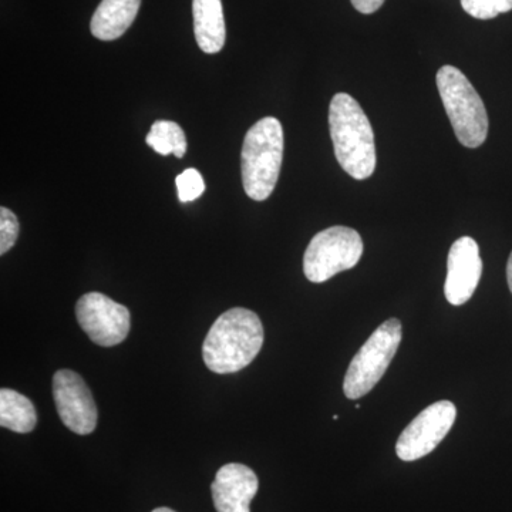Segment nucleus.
Listing matches in <instances>:
<instances>
[{"mask_svg":"<svg viewBox=\"0 0 512 512\" xmlns=\"http://www.w3.org/2000/svg\"><path fill=\"white\" fill-rule=\"evenodd\" d=\"M192 16L195 39L202 52H221L227 36L221 0H192Z\"/></svg>","mask_w":512,"mask_h":512,"instance_id":"12","label":"nucleus"},{"mask_svg":"<svg viewBox=\"0 0 512 512\" xmlns=\"http://www.w3.org/2000/svg\"><path fill=\"white\" fill-rule=\"evenodd\" d=\"M284 158V128L275 117H265L249 128L242 146V184L249 198L271 197Z\"/></svg>","mask_w":512,"mask_h":512,"instance_id":"3","label":"nucleus"},{"mask_svg":"<svg viewBox=\"0 0 512 512\" xmlns=\"http://www.w3.org/2000/svg\"><path fill=\"white\" fill-rule=\"evenodd\" d=\"M402 338V323L392 318L380 325L367 339L346 372L343 392L348 399H360L372 392L396 356Z\"/></svg>","mask_w":512,"mask_h":512,"instance_id":"5","label":"nucleus"},{"mask_svg":"<svg viewBox=\"0 0 512 512\" xmlns=\"http://www.w3.org/2000/svg\"><path fill=\"white\" fill-rule=\"evenodd\" d=\"M19 221L9 208H0V255H5L18 241Z\"/></svg>","mask_w":512,"mask_h":512,"instance_id":"18","label":"nucleus"},{"mask_svg":"<svg viewBox=\"0 0 512 512\" xmlns=\"http://www.w3.org/2000/svg\"><path fill=\"white\" fill-rule=\"evenodd\" d=\"M36 423V409L28 397L16 390H0V426L26 434L35 429Z\"/></svg>","mask_w":512,"mask_h":512,"instance_id":"14","label":"nucleus"},{"mask_svg":"<svg viewBox=\"0 0 512 512\" xmlns=\"http://www.w3.org/2000/svg\"><path fill=\"white\" fill-rule=\"evenodd\" d=\"M384 0H352V5L355 6L357 12L363 15H372L382 8Z\"/></svg>","mask_w":512,"mask_h":512,"instance_id":"19","label":"nucleus"},{"mask_svg":"<svg viewBox=\"0 0 512 512\" xmlns=\"http://www.w3.org/2000/svg\"><path fill=\"white\" fill-rule=\"evenodd\" d=\"M483 275L480 248L473 238H458L451 245L447 259L444 295L450 305L461 306L470 301Z\"/></svg>","mask_w":512,"mask_h":512,"instance_id":"10","label":"nucleus"},{"mask_svg":"<svg viewBox=\"0 0 512 512\" xmlns=\"http://www.w3.org/2000/svg\"><path fill=\"white\" fill-rule=\"evenodd\" d=\"M53 397L60 420L67 429L80 436L96 430L99 412L82 376L67 369L56 372L53 376Z\"/></svg>","mask_w":512,"mask_h":512,"instance_id":"9","label":"nucleus"},{"mask_svg":"<svg viewBox=\"0 0 512 512\" xmlns=\"http://www.w3.org/2000/svg\"><path fill=\"white\" fill-rule=\"evenodd\" d=\"M153 512H175V511L171 510V508L160 507V508H156V510H154Z\"/></svg>","mask_w":512,"mask_h":512,"instance_id":"21","label":"nucleus"},{"mask_svg":"<svg viewBox=\"0 0 512 512\" xmlns=\"http://www.w3.org/2000/svg\"><path fill=\"white\" fill-rule=\"evenodd\" d=\"M140 6L141 0H101L90 23L93 36L104 42L119 39L133 25Z\"/></svg>","mask_w":512,"mask_h":512,"instance_id":"13","label":"nucleus"},{"mask_svg":"<svg viewBox=\"0 0 512 512\" xmlns=\"http://www.w3.org/2000/svg\"><path fill=\"white\" fill-rule=\"evenodd\" d=\"M456 417V406L448 400L431 404L404 429L397 440V456L403 461L429 456L454 426Z\"/></svg>","mask_w":512,"mask_h":512,"instance_id":"8","label":"nucleus"},{"mask_svg":"<svg viewBox=\"0 0 512 512\" xmlns=\"http://www.w3.org/2000/svg\"><path fill=\"white\" fill-rule=\"evenodd\" d=\"M329 128L340 167L357 181L372 177L376 170L375 134L372 124L348 93L330 101Z\"/></svg>","mask_w":512,"mask_h":512,"instance_id":"2","label":"nucleus"},{"mask_svg":"<svg viewBox=\"0 0 512 512\" xmlns=\"http://www.w3.org/2000/svg\"><path fill=\"white\" fill-rule=\"evenodd\" d=\"M76 316L84 333L103 348L120 345L130 332V311L103 293L83 295L77 302Z\"/></svg>","mask_w":512,"mask_h":512,"instance_id":"7","label":"nucleus"},{"mask_svg":"<svg viewBox=\"0 0 512 512\" xmlns=\"http://www.w3.org/2000/svg\"><path fill=\"white\" fill-rule=\"evenodd\" d=\"M362 255L363 241L356 229L330 227L309 242L303 256V272L313 284H322L340 272L355 268Z\"/></svg>","mask_w":512,"mask_h":512,"instance_id":"6","label":"nucleus"},{"mask_svg":"<svg viewBox=\"0 0 512 512\" xmlns=\"http://www.w3.org/2000/svg\"><path fill=\"white\" fill-rule=\"evenodd\" d=\"M437 87L444 109L460 144L483 146L488 134L487 110L480 94L457 67L443 66L437 72Z\"/></svg>","mask_w":512,"mask_h":512,"instance_id":"4","label":"nucleus"},{"mask_svg":"<svg viewBox=\"0 0 512 512\" xmlns=\"http://www.w3.org/2000/svg\"><path fill=\"white\" fill-rule=\"evenodd\" d=\"M258 477L244 464H225L211 485L217 512H251L249 505L258 493Z\"/></svg>","mask_w":512,"mask_h":512,"instance_id":"11","label":"nucleus"},{"mask_svg":"<svg viewBox=\"0 0 512 512\" xmlns=\"http://www.w3.org/2000/svg\"><path fill=\"white\" fill-rule=\"evenodd\" d=\"M264 345V326L255 312L232 308L211 326L202 357L211 372L229 375L251 365Z\"/></svg>","mask_w":512,"mask_h":512,"instance_id":"1","label":"nucleus"},{"mask_svg":"<svg viewBox=\"0 0 512 512\" xmlns=\"http://www.w3.org/2000/svg\"><path fill=\"white\" fill-rule=\"evenodd\" d=\"M507 281H508V286H510V291L512 293V252L510 255V259H508V264H507Z\"/></svg>","mask_w":512,"mask_h":512,"instance_id":"20","label":"nucleus"},{"mask_svg":"<svg viewBox=\"0 0 512 512\" xmlns=\"http://www.w3.org/2000/svg\"><path fill=\"white\" fill-rule=\"evenodd\" d=\"M175 185H177L178 200L183 204L198 200L205 191L204 178L195 168H187L183 173L177 175Z\"/></svg>","mask_w":512,"mask_h":512,"instance_id":"17","label":"nucleus"},{"mask_svg":"<svg viewBox=\"0 0 512 512\" xmlns=\"http://www.w3.org/2000/svg\"><path fill=\"white\" fill-rule=\"evenodd\" d=\"M461 6L473 18L488 20L510 12L512 0H461Z\"/></svg>","mask_w":512,"mask_h":512,"instance_id":"16","label":"nucleus"},{"mask_svg":"<svg viewBox=\"0 0 512 512\" xmlns=\"http://www.w3.org/2000/svg\"><path fill=\"white\" fill-rule=\"evenodd\" d=\"M146 143L161 156L174 154L177 158H183L187 153L184 130L174 121H156L147 134Z\"/></svg>","mask_w":512,"mask_h":512,"instance_id":"15","label":"nucleus"}]
</instances>
